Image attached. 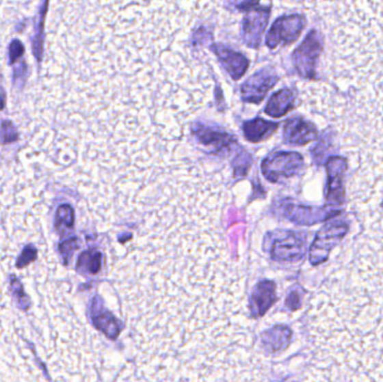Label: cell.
Masks as SVG:
<instances>
[{
	"mask_svg": "<svg viewBox=\"0 0 383 382\" xmlns=\"http://www.w3.org/2000/svg\"><path fill=\"white\" fill-rule=\"evenodd\" d=\"M92 320L94 325L110 338L115 339L116 336L119 334L117 320L112 317L111 314H109L108 312L98 310L96 301L92 305Z\"/></svg>",
	"mask_w": 383,
	"mask_h": 382,
	"instance_id": "17",
	"label": "cell"
},
{
	"mask_svg": "<svg viewBox=\"0 0 383 382\" xmlns=\"http://www.w3.org/2000/svg\"><path fill=\"white\" fill-rule=\"evenodd\" d=\"M79 246V241L77 239L68 240L63 243L61 246H60V250H61V254H62L63 257L65 259L68 258L70 256L73 255V252L75 251Z\"/></svg>",
	"mask_w": 383,
	"mask_h": 382,
	"instance_id": "26",
	"label": "cell"
},
{
	"mask_svg": "<svg viewBox=\"0 0 383 382\" xmlns=\"http://www.w3.org/2000/svg\"><path fill=\"white\" fill-rule=\"evenodd\" d=\"M140 230L117 286L142 379L247 380L254 336L240 273L212 218L172 215Z\"/></svg>",
	"mask_w": 383,
	"mask_h": 382,
	"instance_id": "1",
	"label": "cell"
},
{
	"mask_svg": "<svg viewBox=\"0 0 383 382\" xmlns=\"http://www.w3.org/2000/svg\"><path fill=\"white\" fill-rule=\"evenodd\" d=\"M5 106H6V94H5V90L0 85V111L3 110Z\"/></svg>",
	"mask_w": 383,
	"mask_h": 382,
	"instance_id": "28",
	"label": "cell"
},
{
	"mask_svg": "<svg viewBox=\"0 0 383 382\" xmlns=\"http://www.w3.org/2000/svg\"><path fill=\"white\" fill-rule=\"evenodd\" d=\"M25 53V47L19 40H14L10 45V64L14 66Z\"/></svg>",
	"mask_w": 383,
	"mask_h": 382,
	"instance_id": "23",
	"label": "cell"
},
{
	"mask_svg": "<svg viewBox=\"0 0 383 382\" xmlns=\"http://www.w3.org/2000/svg\"><path fill=\"white\" fill-rule=\"evenodd\" d=\"M347 227L340 221H330L317 233L315 241L311 249V262L314 266L324 262L328 258L332 248L340 243L345 236Z\"/></svg>",
	"mask_w": 383,
	"mask_h": 382,
	"instance_id": "4",
	"label": "cell"
},
{
	"mask_svg": "<svg viewBox=\"0 0 383 382\" xmlns=\"http://www.w3.org/2000/svg\"><path fill=\"white\" fill-rule=\"evenodd\" d=\"M289 212H291L289 218L302 223H315L334 215V213L332 215V211H328L326 208L315 210V208H300V206H291Z\"/></svg>",
	"mask_w": 383,
	"mask_h": 382,
	"instance_id": "16",
	"label": "cell"
},
{
	"mask_svg": "<svg viewBox=\"0 0 383 382\" xmlns=\"http://www.w3.org/2000/svg\"><path fill=\"white\" fill-rule=\"evenodd\" d=\"M195 136L201 140L204 145H210V146L223 147L229 145L231 141L229 135L220 131H212L210 128L205 126H198L193 129Z\"/></svg>",
	"mask_w": 383,
	"mask_h": 382,
	"instance_id": "18",
	"label": "cell"
},
{
	"mask_svg": "<svg viewBox=\"0 0 383 382\" xmlns=\"http://www.w3.org/2000/svg\"><path fill=\"white\" fill-rule=\"evenodd\" d=\"M248 12L249 13L244 16L241 24L242 40L248 46L258 47L261 43L263 31L268 24L270 10L260 8V10H250Z\"/></svg>",
	"mask_w": 383,
	"mask_h": 382,
	"instance_id": "7",
	"label": "cell"
},
{
	"mask_svg": "<svg viewBox=\"0 0 383 382\" xmlns=\"http://www.w3.org/2000/svg\"><path fill=\"white\" fill-rule=\"evenodd\" d=\"M47 3L49 1L45 0L43 8L40 10V21H38V27L35 28V41L34 46H33V52L36 59L40 61L42 59V53H43V31H44V22H45V14H47Z\"/></svg>",
	"mask_w": 383,
	"mask_h": 382,
	"instance_id": "21",
	"label": "cell"
},
{
	"mask_svg": "<svg viewBox=\"0 0 383 382\" xmlns=\"http://www.w3.org/2000/svg\"><path fill=\"white\" fill-rule=\"evenodd\" d=\"M275 284L272 282H263L254 287L251 296L250 311L252 316H263L276 301Z\"/></svg>",
	"mask_w": 383,
	"mask_h": 382,
	"instance_id": "12",
	"label": "cell"
},
{
	"mask_svg": "<svg viewBox=\"0 0 383 382\" xmlns=\"http://www.w3.org/2000/svg\"><path fill=\"white\" fill-rule=\"evenodd\" d=\"M294 92L289 89H284V90L276 92L270 98L267 103L265 112L272 118H281L285 115H287L288 112L294 108Z\"/></svg>",
	"mask_w": 383,
	"mask_h": 382,
	"instance_id": "13",
	"label": "cell"
},
{
	"mask_svg": "<svg viewBox=\"0 0 383 382\" xmlns=\"http://www.w3.org/2000/svg\"><path fill=\"white\" fill-rule=\"evenodd\" d=\"M285 140L295 146H304L317 139V131L314 124L305 119L291 118L286 122L284 128Z\"/></svg>",
	"mask_w": 383,
	"mask_h": 382,
	"instance_id": "10",
	"label": "cell"
},
{
	"mask_svg": "<svg viewBox=\"0 0 383 382\" xmlns=\"http://www.w3.org/2000/svg\"><path fill=\"white\" fill-rule=\"evenodd\" d=\"M278 82V77L270 68H265L256 74L251 75L241 87V96L244 101L260 103L269 91Z\"/></svg>",
	"mask_w": 383,
	"mask_h": 382,
	"instance_id": "6",
	"label": "cell"
},
{
	"mask_svg": "<svg viewBox=\"0 0 383 382\" xmlns=\"http://www.w3.org/2000/svg\"><path fill=\"white\" fill-rule=\"evenodd\" d=\"M305 19L300 15L282 16L272 24L267 35V46L276 49L278 45L294 43L300 38L304 27Z\"/></svg>",
	"mask_w": 383,
	"mask_h": 382,
	"instance_id": "5",
	"label": "cell"
},
{
	"mask_svg": "<svg viewBox=\"0 0 383 382\" xmlns=\"http://www.w3.org/2000/svg\"><path fill=\"white\" fill-rule=\"evenodd\" d=\"M75 224V211L71 205L63 204L56 212L55 228L59 232L64 233L71 230Z\"/></svg>",
	"mask_w": 383,
	"mask_h": 382,
	"instance_id": "19",
	"label": "cell"
},
{
	"mask_svg": "<svg viewBox=\"0 0 383 382\" xmlns=\"http://www.w3.org/2000/svg\"><path fill=\"white\" fill-rule=\"evenodd\" d=\"M211 50L213 51V53L217 56L220 62L222 63V66L233 80L241 79L247 72L249 61L241 53H238L223 45H213L211 47Z\"/></svg>",
	"mask_w": 383,
	"mask_h": 382,
	"instance_id": "11",
	"label": "cell"
},
{
	"mask_svg": "<svg viewBox=\"0 0 383 382\" xmlns=\"http://www.w3.org/2000/svg\"><path fill=\"white\" fill-rule=\"evenodd\" d=\"M321 50V35L316 31H311L305 41L297 47L293 54V62L300 77L305 79L315 78L316 63Z\"/></svg>",
	"mask_w": 383,
	"mask_h": 382,
	"instance_id": "3",
	"label": "cell"
},
{
	"mask_svg": "<svg viewBox=\"0 0 383 382\" xmlns=\"http://www.w3.org/2000/svg\"><path fill=\"white\" fill-rule=\"evenodd\" d=\"M18 138V134L16 131L13 122L5 120L0 126V139L3 144L13 143Z\"/></svg>",
	"mask_w": 383,
	"mask_h": 382,
	"instance_id": "22",
	"label": "cell"
},
{
	"mask_svg": "<svg viewBox=\"0 0 383 382\" xmlns=\"http://www.w3.org/2000/svg\"><path fill=\"white\" fill-rule=\"evenodd\" d=\"M300 299L298 295L293 292V294H291L289 297H288L287 305L289 308H293V310H296V308H300Z\"/></svg>",
	"mask_w": 383,
	"mask_h": 382,
	"instance_id": "27",
	"label": "cell"
},
{
	"mask_svg": "<svg viewBox=\"0 0 383 382\" xmlns=\"http://www.w3.org/2000/svg\"><path fill=\"white\" fill-rule=\"evenodd\" d=\"M100 267H101V255L99 252L93 250L82 254L77 261V268L85 273H96L100 271Z\"/></svg>",
	"mask_w": 383,
	"mask_h": 382,
	"instance_id": "20",
	"label": "cell"
},
{
	"mask_svg": "<svg viewBox=\"0 0 383 382\" xmlns=\"http://www.w3.org/2000/svg\"><path fill=\"white\" fill-rule=\"evenodd\" d=\"M291 332L287 327H275L263 334V344L272 353H278L287 348L291 342Z\"/></svg>",
	"mask_w": 383,
	"mask_h": 382,
	"instance_id": "15",
	"label": "cell"
},
{
	"mask_svg": "<svg viewBox=\"0 0 383 382\" xmlns=\"http://www.w3.org/2000/svg\"><path fill=\"white\" fill-rule=\"evenodd\" d=\"M328 190L326 200L328 204H342L344 201L343 175L347 168L345 159L332 157L328 159Z\"/></svg>",
	"mask_w": 383,
	"mask_h": 382,
	"instance_id": "8",
	"label": "cell"
},
{
	"mask_svg": "<svg viewBox=\"0 0 383 382\" xmlns=\"http://www.w3.org/2000/svg\"><path fill=\"white\" fill-rule=\"evenodd\" d=\"M36 255H38L36 249L31 248V247H27V248L24 249V251L22 252V255H21L17 264H16L17 267L23 268L31 264V261H34L36 259Z\"/></svg>",
	"mask_w": 383,
	"mask_h": 382,
	"instance_id": "24",
	"label": "cell"
},
{
	"mask_svg": "<svg viewBox=\"0 0 383 382\" xmlns=\"http://www.w3.org/2000/svg\"><path fill=\"white\" fill-rule=\"evenodd\" d=\"M278 124L261 118L254 119L243 124L244 137L251 143H260L272 136L278 129Z\"/></svg>",
	"mask_w": 383,
	"mask_h": 382,
	"instance_id": "14",
	"label": "cell"
},
{
	"mask_svg": "<svg viewBox=\"0 0 383 382\" xmlns=\"http://www.w3.org/2000/svg\"><path fill=\"white\" fill-rule=\"evenodd\" d=\"M12 288H13L14 294L17 297V301H18L21 308H27V305H26L27 297L24 294V289H23L22 285H21L18 280L13 279V282H12Z\"/></svg>",
	"mask_w": 383,
	"mask_h": 382,
	"instance_id": "25",
	"label": "cell"
},
{
	"mask_svg": "<svg viewBox=\"0 0 383 382\" xmlns=\"http://www.w3.org/2000/svg\"><path fill=\"white\" fill-rule=\"evenodd\" d=\"M305 254V241L296 233H288L272 245V258L284 262H295Z\"/></svg>",
	"mask_w": 383,
	"mask_h": 382,
	"instance_id": "9",
	"label": "cell"
},
{
	"mask_svg": "<svg viewBox=\"0 0 383 382\" xmlns=\"http://www.w3.org/2000/svg\"><path fill=\"white\" fill-rule=\"evenodd\" d=\"M304 166L303 156L295 152H279L268 156L263 162V173L274 183L291 178Z\"/></svg>",
	"mask_w": 383,
	"mask_h": 382,
	"instance_id": "2",
	"label": "cell"
}]
</instances>
